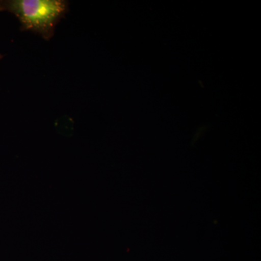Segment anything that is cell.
Returning a JSON list of instances; mask_svg holds the SVG:
<instances>
[{"instance_id": "6da1fadb", "label": "cell", "mask_w": 261, "mask_h": 261, "mask_svg": "<svg viewBox=\"0 0 261 261\" xmlns=\"http://www.w3.org/2000/svg\"><path fill=\"white\" fill-rule=\"evenodd\" d=\"M68 10L65 0H0V11L13 13L22 29L39 34L46 40L54 35L57 24Z\"/></svg>"}, {"instance_id": "7a4b0ae2", "label": "cell", "mask_w": 261, "mask_h": 261, "mask_svg": "<svg viewBox=\"0 0 261 261\" xmlns=\"http://www.w3.org/2000/svg\"><path fill=\"white\" fill-rule=\"evenodd\" d=\"M2 58H3V56H2L1 54H0V59H2Z\"/></svg>"}]
</instances>
